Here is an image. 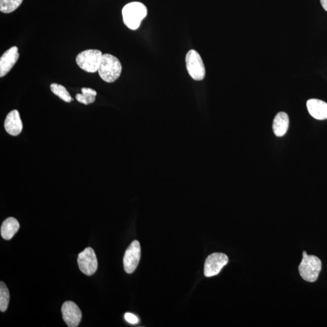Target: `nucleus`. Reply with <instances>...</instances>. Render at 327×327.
<instances>
[{"label":"nucleus","instance_id":"f257e3e1","mask_svg":"<svg viewBox=\"0 0 327 327\" xmlns=\"http://www.w3.org/2000/svg\"><path fill=\"white\" fill-rule=\"evenodd\" d=\"M122 19L129 29L137 30L147 15L146 6L140 2H132L126 5L122 11Z\"/></svg>","mask_w":327,"mask_h":327},{"label":"nucleus","instance_id":"ddd939ff","mask_svg":"<svg viewBox=\"0 0 327 327\" xmlns=\"http://www.w3.org/2000/svg\"><path fill=\"white\" fill-rule=\"evenodd\" d=\"M289 127V118L285 112H279L277 114L273 120V131L277 137H283L285 135Z\"/></svg>","mask_w":327,"mask_h":327},{"label":"nucleus","instance_id":"423d86ee","mask_svg":"<svg viewBox=\"0 0 327 327\" xmlns=\"http://www.w3.org/2000/svg\"><path fill=\"white\" fill-rule=\"evenodd\" d=\"M79 270L87 276H92L96 272L98 268V261L96 254L93 249L86 248L80 253L78 257Z\"/></svg>","mask_w":327,"mask_h":327},{"label":"nucleus","instance_id":"aec40b11","mask_svg":"<svg viewBox=\"0 0 327 327\" xmlns=\"http://www.w3.org/2000/svg\"><path fill=\"white\" fill-rule=\"evenodd\" d=\"M323 9L327 12V0H320Z\"/></svg>","mask_w":327,"mask_h":327},{"label":"nucleus","instance_id":"f3484780","mask_svg":"<svg viewBox=\"0 0 327 327\" xmlns=\"http://www.w3.org/2000/svg\"><path fill=\"white\" fill-rule=\"evenodd\" d=\"M9 300L10 294L8 287L2 281L0 282V311L2 312H5L8 309Z\"/></svg>","mask_w":327,"mask_h":327},{"label":"nucleus","instance_id":"9d476101","mask_svg":"<svg viewBox=\"0 0 327 327\" xmlns=\"http://www.w3.org/2000/svg\"><path fill=\"white\" fill-rule=\"evenodd\" d=\"M20 54L17 46L9 49L0 58V76H5L8 74L16 64Z\"/></svg>","mask_w":327,"mask_h":327},{"label":"nucleus","instance_id":"dca6fc26","mask_svg":"<svg viewBox=\"0 0 327 327\" xmlns=\"http://www.w3.org/2000/svg\"><path fill=\"white\" fill-rule=\"evenodd\" d=\"M51 91L55 95H57L61 100L66 102V103H70L73 100L69 92L67 91V89L63 86L57 84V83H53V84L51 85Z\"/></svg>","mask_w":327,"mask_h":327},{"label":"nucleus","instance_id":"f8f14e48","mask_svg":"<svg viewBox=\"0 0 327 327\" xmlns=\"http://www.w3.org/2000/svg\"><path fill=\"white\" fill-rule=\"evenodd\" d=\"M308 112L314 118L318 120L327 119V103L317 99H310L307 102Z\"/></svg>","mask_w":327,"mask_h":327},{"label":"nucleus","instance_id":"6e6552de","mask_svg":"<svg viewBox=\"0 0 327 327\" xmlns=\"http://www.w3.org/2000/svg\"><path fill=\"white\" fill-rule=\"evenodd\" d=\"M141 258V246L138 240H134L125 252L123 264L126 273H134L137 268Z\"/></svg>","mask_w":327,"mask_h":327},{"label":"nucleus","instance_id":"1a4fd4ad","mask_svg":"<svg viewBox=\"0 0 327 327\" xmlns=\"http://www.w3.org/2000/svg\"><path fill=\"white\" fill-rule=\"evenodd\" d=\"M63 318L67 325L76 327L79 324L82 318V313L78 305L72 301H66L61 308Z\"/></svg>","mask_w":327,"mask_h":327},{"label":"nucleus","instance_id":"7ed1b4c3","mask_svg":"<svg viewBox=\"0 0 327 327\" xmlns=\"http://www.w3.org/2000/svg\"><path fill=\"white\" fill-rule=\"evenodd\" d=\"M303 258L299 266V274L305 281H316L322 269V262L314 255H308L303 252Z\"/></svg>","mask_w":327,"mask_h":327},{"label":"nucleus","instance_id":"6ab92c4d","mask_svg":"<svg viewBox=\"0 0 327 327\" xmlns=\"http://www.w3.org/2000/svg\"><path fill=\"white\" fill-rule=\"evenodd\" d=\"M125 318L126 321L131 323V324H137L139 322L137 316H136L135 314L131 313H126L125 314Z\"/></svg>","mask_w":327,"mask_h":327},{"label":"nucleus","instance_id":"f03ea898","mask_svg":"<svg viewBox=\"0 0 327 327\" xmlns=\"http://www.w3.org/2000/svg\"><path fill=\"white\" fill-rule=\"evenodd\" d=\"M122 72V65L120 61L113 55L106 54L102 57L98 72L103 81L107 83L115 82Z\"/></svg>","mask_w":327,"mask_h":327},{"label":"nucleus","instance_id":"4468645a","mask_svg":"<svg viewBox=\"0 0 327 327\" xmlns=\"http://www.w3.org/2000/svg\"><path fill=\"white\" fill-rule=\"evenodd\" d=\"M20 229V224L16 219L9 217L3 222L1 227V235L5 240H10Z\"/></svg>","mask_w":327,"mask_h":327},{"label":"nucleus","instance_id":"0eeeda50","mask_svg":"<svg viewBox=\"0 0 327 327\" xmlns=\"http://www.w3.org/2000/svg\"><path fill=\"white\" fill-rule=\"evenodd\" d=\"M229 262V258L222 253H214L206 259L205 264V275L212 277L217 275Z\"/></svg>","mask_w":327,"mask_h":327},{"label":"nucleus","instance_id":"20e7f679","mask_svg":"<svg viewBox=\"0 0 327 327\" xmlns=\"http://www.w3.org/2000/svg\"><path fill=\"white\" fill-rule=\"evenodd\" d=\"M103 53L97 49H89L80 52L76 58V62L83 70L89 73L98 72Z\"/></svg>","mask_w":327,"mask_h":327},{"label":"nucleus","instance_id":"a211bd4d","mask_svg":"<svg viewBox=\"0 0 327 327\" xmlns=\"http://www.w3.org/2000/svg\"><path fill=\"white\" fill-rule=\"evenodd\" d=\"M23 0H0V11L3 13L9 14L19 7Z\"/></svg>","mask_w":327,"mask_h":327},{"label":"nucleus","instance_id":"2eb2a0df","mask_svg":"<svg viewBox=\"0 0 327 327\" xmlns=\"http://www.w3.org/2000/svg\"><path fill=\"white\" fill-rule=\"evenodd\" d=\"M81 94L76 95L77 101L86 105L94 103L97 94L96 91L91 88H83L81 89Z\"/></svg>","mask_w":327,"mask_h":327},{"label":"nucleus","instance_id":"39448f33","mask_svg":"<svg viewBox=\"0 0 327 327\" xmlns=\"http://www.w3.org/2000/svg\"><path fill=\"white\" fill-rule=\"evenodd\" d=\"M186 68L191 78L201 81L205 78L206 68L201 57L195 50L188 52L186 57Z\"/></svg>","mask_w":327,"mask_h":327},{"label":"nucleus","instance_id":"9b49d317","mask_svg":"<svg viewBox=\"0 0 327 327\" xmlns=\"http://www.w3.org/2000/svg\"><path fill=\"white\" fill-rule=\"evenodd\" d=\"M5 128L6 131L12 136H17L22 131L23 123L18 110H12L8 114L5 121Z\"/></svg>","mask_w":327,"mask_h":327}]
</instances>
